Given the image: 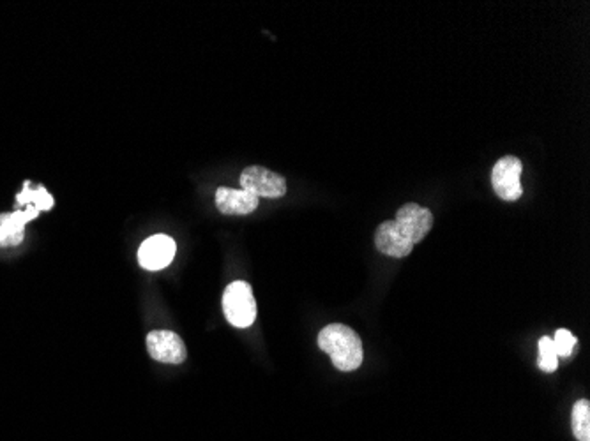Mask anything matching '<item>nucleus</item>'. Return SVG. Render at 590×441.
<instances>
[{"mask_svg":"<svg viewBox=\"0 0 590 441\" xmlns=\"http://www.w3.org/2000/svg\"><path fill=\"white\" fill-rule=\"evenodd\" d=\"M318 346L322 352L331 355L335 367L343 373L356 371L365 359L361 337L357 332L341 323L322 329L318 333Z\"/></svg>","mask_w":590,"mask_h":441,"instance_id":"f257e3e1","label":"nucleus"},{"mask_svg":"<svg viewBox=\"0 0 590 441\" xmlns=\"http://www.w3.org/2000/svg\"><path fill=\"white\" fill-rule=\"evenodd\" d=\"M223 311L228 323L235 329H248L254 325L256 320V303L254 290L246 281H235L226 286Z\"/></svg>","mask_w":590,"mask_h":441,"instance_id":"f03ea898","label":"nucleus"},{"mask_svg":"<svg viewBox=\"0 0 590 441\" xmlns=\"http://www.w3.org/2000/svg\"><path fill=\"white\" fill-rule=\"evenodd\" d=\"M522 171L523 165L514 156L501 158L495 163L492 171V186L499 198L504 201H516L523 194Z\"/></svg>","mask_w":590,"mask_h":441,"instance_id":"7ed1b4c3","label":"nucleus"},{"mask_svg":"<svg viewBox=\"0 0 590 441\" xmlns=\"http://www.w3.org/2000/svg\"><path fill=\"white\" fill-rule=\"evenodd\" d=\"M393 220L403 237L416 246L430 233L433 226V214L430 209L410 201L396 212V220Z\"/></svg>","mask_w":590,"mask_h":441,"instance_id":"20e7f679","label":"nucleus"},{"mask_svg":"<svg viewBox=\"0 0 590 441\" xmlns=\"http://www.w3.org/2000/svg\"><path fill=\"white\" fill-rule=\"evenodd\" d=\"M241 190L250 191L256 198H282L286 194V180L264 166H250L241 173Z\"/></svg>","mask_w":590,"mask_h":441,"instance_id":"39448f33","label":"nucleus"},{"mask_svg":"<svg viewBox=\"0 0 590 441\" xmlns=\"http://www.w3.org/2000/svg\"><path fill=\"white\" fill-rule=\"evenodd\" d=\"M149 355L163 364H182L186 360L184 341L170 331H154L147 335Z\"/></svg>","mask_w":590,"mask_h":441,"instance_id":"423d86ee","label":"nucleus"},{"mask_svg":"<svg viewBox=\"0 0 590 441\" xmlns=\"http://www.w3.org/2000/svg\"><path fill=\"white\" fill-rule=\"evenodd\" d=\"M175 249L177 246L169 235L149 237L139 249V262L145 271H163L171 263Z\"/></svg>","mask_w":590,"mask_h":441,"instance_id":"0eeeda50","label":"nucleus"},{"mask_svg":"<svg viewBox=\"0 0 590 441\" xmlns=\"http://www.w3.org/2000/svg\"><path fill=\"white\" fill-rule=\"evenodd\" d=\"M37 216L39 212L32 207L15 210L11 214H0V248H15L22 244L26 237V224Z\"/></svg>","mask_w":590,"mask_h":441,"instance_id":"6e6552de","label":"nucleus"},{"mask_svg":"<svg viewBox=\"0 0 590 441\" xmlns=\"http://www.w3.org/2000/svg\"><path fill=\"white\" fill-rule=\"evenodd\" d=\"M375 248L391 258H405L414 251V244L403 237L394 220H384L375 231Z\"/></svg>","mask_w":590,"mask_h":441,"instance_id":"1a4fd4ad","label":"nucleus"},{"mask_svg":"<svg viewBox=\"0 0 590 441\" xmlns=\"http://www.w3.org/2000/svg\"><path fill=\"white\" fill-rule=\"evenodd\" d=\"M258 198L246 190L220 188L216 191V207L226 216H248L258 209Z\"/></svg>","mask_w":590,"mask_h":441,"instance_id":"9d476101","label":"nucleus"},{"mask_svg":"<svg viewBox=\"0 0 590 441\" xmlns=\"http://www.w3.org/2000/svg\"><path fill=\"white\" fill-rule=\"evenodd\" d=\"M16 205L24 207V209L32 207L37 212H47L54 207V198L43 186L32 188L30 182H26L22 193L16 194Z\"/></svg>","mask_w":590,"mask_h":441,"instance_id":"9b49d317","label":"nucleus"},{"mask_svg":"<svg viewBox=\"0 0 590 441\" xmlns=\"http://www.w3.org/2000/svg\"><path fill=\"white\" fill-rule=\"evenodd\" d=\"M571 426L576 440L590 441V403L587 399H580L573 406Z\"/></svg>","mask_w":590,"mask_h":441,"instance_id":"f8f14e48","label":"nucleus"},{"mask_svg":"<svg viewBox=\"0 0 590 441\" xmlns=\"http://www.w3.org/2000/svg\"><path fill=\"white\" fill-rule=\"evenodd\" d=\"M559 367V357L554 348L552 337L544 335L539 339V369L544 373H554Z\"/></svg>","mask_w":590,"mask_h":441,"instance_id":"ddd939ff","label":"nucleus"},{"mask_svg":"<svg viewBox=\"0 0 590 441\" xmlns=\"http://www.w3.org/2000/svg\"><path fill=\"white\" fill-rule=\"evenodd\" d=\"M552 341H554V348H555V354L559 359H569L578 344L576 337L567 329H559Z\"/></svg>","mask_w":590,"mask_h":441,"instance_id":"4468645a","label":"nucleus"}]
</instances>
